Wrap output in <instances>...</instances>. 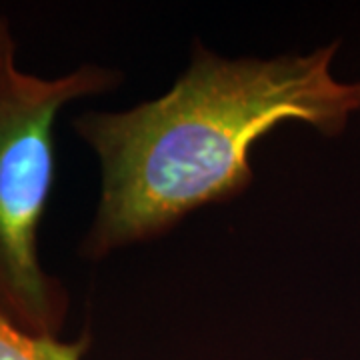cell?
<instances>
[{"label":"cell","instance_id":"obj_1","mask_svg":"<svg viewBox=\"0 0 360 360\" xmlns=\"http://www.w3.org/2000/svg\"><path fill=\"white\" fill-rule=\"evenodd\" d=\"M336 51L330 42L310 54L231 60L196 40L188 68L160 98L75 118L103 168L80 255L101 260L155 240L194 210L240 196L255 180L252 146L278 124L340 134L360 110V82L335 78Z\"/></svg>","mask_w":360,"mask_h":360},{"label":"cell","instance_id":"obj_2","mask_svg":"<svg viewBox=\"0 0 360 360\" xmlns=\"http://www.w3.org/2000/svg\"><path fill=\"white\" fill-rule=\"evenodd\" d=\"M120 82L118 70L96 65L56 78L20 70L13 26L0 16V312L26 333L58 336L70 309L66 286L39 257L56 176V116Z\"/></svg>","mask_w":360,"mask_h":360},{"label":"cell","instance_id":"obj_3","mask_svg":"<svg viewBox=\"0 0 360 360\" xmlns=\"http://www.w3.org/2000/svg\"><path fill=\"white\" fill-rule=\"evenodd\" d=\"M89 347V333L65 342L56 336L26 333L0 312V360H82Z\"/></svg>","mask_w":360,"mask_h":360}]
</instances>
